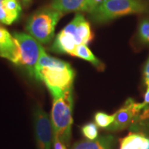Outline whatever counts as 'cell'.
Instances as JSON below:
<instances>
[{"label":"cell","mask_w":149,"mask_h":149,"mask_svg":"<svg viewBox=\"0 0 149 149\" xmlns=\"http://www.w3.org/2000/svg\"><path fill=\"white\" fill-rule=\"evenodd\" d=\"M74 75L68 63L47 55L42 47L35 68V78L45 84L53 98L72 90Z\"/></svg>","instance_id":"1"},{"label":"cell","mask_w":149,"mask_h":149,"mask_svg":"<svg viewBox=\"0 0 149 149\" xmlns=\"http://www.w3.org/2000/svg\"><path fill=\"white\" fill-rule=\"evenodd\" d=\"M93 35L90 24L81 14H77L60 33L57 34L51 50L56 53H71L79 44H87Z\"/></svg>","instance_id":"2"},{"label":"cell","mask_w":149,"mask_h":149,"mask_svg":"<svg viewBox=\"0 0 149 149\" xmlns=\"http://www.w3.org/2000/svg\"><path fill=\"white\" fill-rule=\"evenodd\" d=\"M72 105V90L53 98L51 120L53 137L59 138L67 146L71 137Z\"/></svg>","instance_id":"3"},{"label":"cell","mask_w":149,"mask_h":149,"mask_svg":"<svg viewBox=\"0 0 149 149\" xmlns=\"http://www.w3.org/2000/svg\"><path fill=\"white\" fill-rule=\"evenodd\" d=\"M63 14L51 6L35 12L28 20L26 30L29 35L41 44H47L53 40L57 22Z\"/></svg>","instance_id":"4"},{"label":"cell","mask_w":149,"mask_h":149,"mask_svg":"<svg viewBox=\"0 0 149 149\" xmlns=\"http://www.w3.org/2000/svg\"><path fill=\"white\" fill-rule=\"evenodd\" d=\"M146 10V4L139 0H105L90 13V17L95 22L104 23L128 15L141 13Z\"/></svg>","instance_id":"5"},{"label":"cell","mask_w":149,"mask_h":149,"mask_svg":"<svg viewBox=\"0 0 149 149\" xmlns=\"http://www.w3.org/2000/svg\"><path fill=\"white\" fill-rule=\"evenodd\" d=\"M19 47V66L24 67L31 77L35 78V68L42 46L31 35L23 33H14Z\"/></svg>","instance_id":"6"},{"label":"cell","mask_w":149,"mask_h":149,"mask_svg":"<svg viewBox=\"0 0 149 149\" xmlns=\"http://www.w3.org/2000/svg\"><path fill=\"white\" fill-rule=\"evenodd\" d=\"M33 123L37 149H51L53 141V130L49 116L40 106L33 110Z\"/></svg>","instance_id":"7"},{"label":"cell","mask_w":149,"mask_h":149,"mask_svg":"<svg viewBox=\"0 0 149 149\" xmlns=\"http://www.w3.org/2000/svg\"><path fill=\"white\" fill-rule=\"evenodd\" d=\"M146 107L144 102L136 103L133 99L128 98L124 105L115 113V120L107 129L113 132L126 129L136 122L140 111Z\"/></svg>","instance_id":"8"},{"label":"cell","mask_w":149,"mask_h":149,"mask_svg":"<svg viewBox=\"0 0 149 149\" xmlns=\"http://www.w3.org/2000/svg\"><path fill=\"white\" fill-rule=\"evenodd\" d=\"M0 57L19 64V47L18 43L8 31L1 27H0Z\"/></svg>","instance_id":"9"},{"label":"cell","mask_w":149,"mask_h":149,"mask_svg":"<svg viewBox=\"0 0 149 149\" xmlns=\"http://www.w3.org/2000/svg\"><path fill=\"white\" fill-rule=\"evenodd\" d=\"M115 137L112 135H103L94 140H84L76 143L71 149H113Z\"/></svg>","instance_id":"10"},{"label":"cell","mask_w":149,"mask_h":149,"mask_svg":"<svg viewBox=\"0 0 149 149\" xmlns=\"http://www.w3.org/2000/svg\"><path fill=\"white\" fill-rule=\"evenodd\" d=\"M88 0H53L51 6L62 14L85 11Z\"/></svg>","instance_id":"11"},{"label":"cell","mask_w":149,"mask_h":149,"mask_svg":"<svg viewBox=\"0 0 149 149\" xmlns=\"http://www.w3.org/2000/svg\"><path fill=\"white\" fill-rule=\"evenodd\" d=\"M120 149H149V138L142 134L130 133L120 140Z\"/></svg>","instance_id":"12"},{"label":"cell","mask_w":149,"mask_h":149,"mask_svg":"<svg viewBox=\"0 0 149 149\" xmlns=\"http://www.w3.org/2000/svg\"><path fill=\"white\" fill-rule=\"evenodd\" d=\"M70 55L75 56V57L89 61L99 70H103L104 69V65L103 63L100 59L97 58L86 44H79L77 46V47L75 48V49L74 50Z\"/></svg>","instance_id":"13"},{"label":"cell","mask_w":149,"mask_h":149,"mask_svg":"<svg viewBox=\"0 0 149 149\" xmlns=\"http://www.w3.org/2000/svg\"><path fill=\"white\" fill-rule=\"evenodd\" d=\"M137 39L144 45L149 46V18H144L139 22L137 28Z\"/></svg>","instance_id":"14"},{"label":"cell","mask_w":149,"mask_h":149,"mask_svg":"<svg viewBox=\"0 0 149 149\" xmlns=\"http://www.w3.org/2000/svg\"><path fill=\"white\" fill-rule=\"evenodd\" d=\"M115 115H108L103 112H97L95 115V122L96 125L100 128H107L113 124Z\"/></svg>","instance_id":"15"},{"label":"cell","mask_w":149,"mask_h":149,"mask_svg":"<svg viewBox=\"0 0 149 149\" xmlns=\"http://www.w3.org/2000/svg\"><path fill=\"white\" fill-rule=\"evenodd\" d=\"M2 3L6 10L17 20L22 11L21 5L17 0H2Z\"/></svg>","instance_id":"16"},{"label":"cell","mask_w":149,"mask_h":149,"mask_svg":"<svg viewBox=\"0 0 149 149\" xmlns=\"http://www.w3.org/2000/svg\"><path fill=\"white\" fill-rule=\"evenodd\" d=\"M81 131L84 137L88 139L89 140H94L97 139L98 136L97 126L92 122L85 124L81 128Z\"/></svg>","instance_id":"17"},{"label":"cell","mask_w":149,"mask_h":149,"mask_svg":"<svg viewBox=\"0 0 149 149\" xmlns=\"http://www.w3.org/2000/svg\"><path fill=\"white\" fill-rule=\"evenodd\" d=\"M16 19L10 15L3 6L2 0H0V22L10 25L16 21Z\"/></svg>","instance_id":"18"},{"label":"cell","mask_w":149,"mask_h":149,"mask_svg":"<svg viewBox=\"0 0 149 149\" xmlns=\"http://www.w3.org/2000/svg\"><path fill=\"white\" fill-rule=\"evenodd\" d=\"M104 1L105 0H88L85 12H88L90 13L97 8L99 6L101 5Z\"/></svg>","instance_id":"19"},{"label":"cell","mask_w":149,"mask_h":149,"mask_svg":"<svg viewBox=\"0 0 149 149\" xmlns=\"http://www.w3.org/2000/svg\"><path fill=\"white\" fill-rule=\"evenodd\" d=\"M143 74H144V81L146 85L149 84V57L147 59L146 64L144 67V71H143Z\"/></svg>","instance_id":"20"},{"label":"cell","mask_w":149,"mask_h":149,"mask_svg":"<svg viewBox=\"0 0 149 149\" xmlns=\"http://www.w3.org/2000/svg\"><path fill=\"white\" fill-rule=\"evenodd\" d=\"M53 143H54V149H67V146L62 142L60 139L57 137H53Z\"/></svg>","instance_id":"21"},{"label":"cell","mask_w":149,"mask_h":149,"mask_svg":"<svg viewBox=\"0 0 149 149\" xmlns=\"http://www.w3.org/2000/svg\"><path fill=\"white\" fill-rule=\"evenodd\" d=\"M144 103L145 105L148 106L149 105V84L147 85V89L146 91V93H145L144 95Z\"/></svg>","instance_id":"22"},{"label":"cell","mask_w":149,"mask_h":149,"mask_svg":"<svg viewBox=\"0 0 149 149\" xmlns=\"http://www.w3.org/2000/svg\"><path fill=\"white\" fill-rule=\"evenodd\" d=\"M23 1H24L25 3H26V2H28V1H29L30 0H23Z\"/></svg>","instance_id":"23"}]
</instances>
